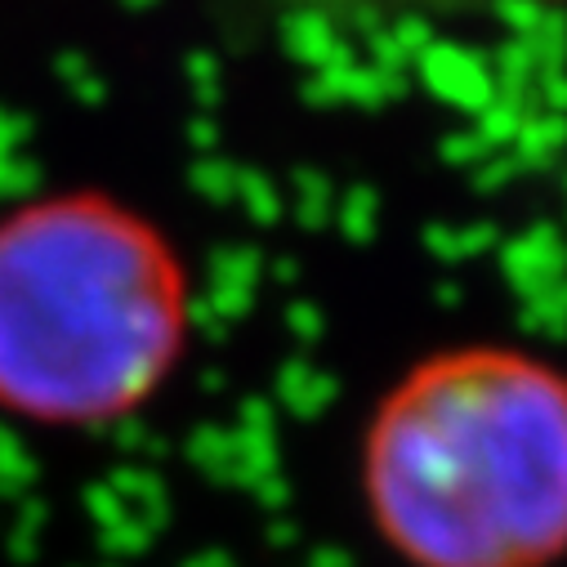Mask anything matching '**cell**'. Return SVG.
Returning <instances> with one entry per match:
<instances>
[{
    "label": "cell",
    "instance_id": "obj_2",
    "mask_svg": "<svg viewBox=\"0 0 567 567\" xmlns=\"http://www.w3.org/2000/svg\"><path fill=\"white\" fill-rule=\"evenodd\" d=\"M193 340V272L134 202L68 188L0 210V415L103 430L144 411Z\"/></svg>",
    "mask_w": 567,
    "mask_h": 567
},
{
    "label": "cell",
    "instance_id": "obj_1",
    "mask_svg": "<svg viewBox=\"0 0 567 567\" xmlns=\"http://www.w3.org/2000/svg\"><path fill=\"white\" fill-rule=\"evenodd\" d=\"M358 483L406 567H554L567 558V371L501 340L411 362L367 415Z\"/></svg>",
    "mask_w": 567,
    "mask_h": 567
}]
</instances>
